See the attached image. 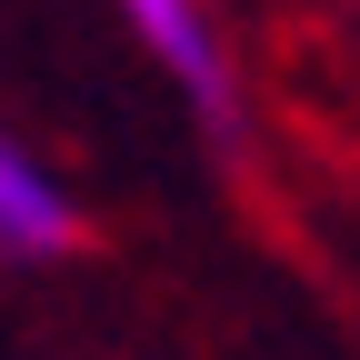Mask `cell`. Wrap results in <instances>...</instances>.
Listing matches in <instances>:
<instances>
[{
	"label": "cell",
	"instance_id": "cell-2",
	"mask_svg": "<svg viewBox=\"0 0 360 360\" xmlns=\"http://www.w3.org/2000/svg\"><path fill=\"white\" fill-rule=\"evenodd\" d=\"M0 240H11V250H70V240H80L70 200H60L11 141H0Z\"/></svg>",
	"mask_w": 360,
	"mask_h": 360
},
{
	"label": "cell",
	"instance_id": "cell-1",
	"mask_svg": "<svg viewBox=\"0 0 360 360\" xmlns=\"http://www.w3.org/2000/svg\"><path fill=\"white\" fill-rule=\"evenodd\" d=\"M130 20L150 30V51L191 80V101L210 110V120H231V80H220V60H210V30H200V11L191 0H130Z\"/></svg>",
	"mask_w": 360,
	"mask_h": 360
}]
</instances>
